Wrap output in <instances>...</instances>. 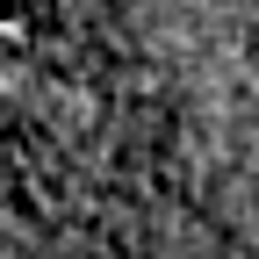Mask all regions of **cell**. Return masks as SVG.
Instances as JSON below:
<instances>
[{
    "label": "cell",
    "instance_id": "cell-1",
    "mask_svg": "<svg viewBox=\"0 0 259 259\" xmlns=\"http://www.w3.org/2000/svg\"><path fill=\"white\" fill-rule=\"evenodd\" d=\"M29 22V0H0V29H22Z\"/></svg>",
    "mask_w": 259,
    "mask_h": 259
}]
</instances>
